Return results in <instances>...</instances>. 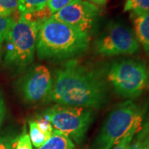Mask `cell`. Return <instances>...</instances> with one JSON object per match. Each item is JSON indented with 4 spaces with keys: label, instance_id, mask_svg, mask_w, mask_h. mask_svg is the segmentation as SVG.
I'll list each match as a JSON object with an SVG mask.
<instances>
[{
    "label": "cell",
    "instance_id": "19",
    "mask_svg": "<svg viewBox=\"0 0 149 149\" xmlns=\"http://www.w3.org/2000/svg\"><path fill=\"white\" fill-rule=\"evenodd\" d=\"M73 0H47V7L54 14L70 3Z\"/></svg>",
    "mask_w": 149,
    "mask_h": 149
},
{
    "label": "cell",
    "instance_id": "2",
    "mask_svg": "<svg viewBox=\"0 0 149 149\" xmlns=\"http://www.w3.org/2000/svg\"><path fill=\"white\" fill-rule=\"evenodd\" d=\"M90 42L89 34L51 17L39 27L36 50L42 60L69 59L85 52Z\"/></svg>",
    "mask_w": 149,
    "mask_h": 149
},
{
    "label": "cell",
    "instance_id": "6",
    "mask_svg": "<svg viewBox=\"0 0 149 149\" xmlns=\"http://www.w3.org/2000/svg\"><path fill=\"white\" fill-rule=\"evenodd\" d=\"M42 117L47 119L55 130L80 143L93 121L94 113L91 109L56 104L46 109Z\"/></svg>",
    "mask_w": 149,
    "mask_h": 149
},
{
    "label": "cell",
    "instance_id": "4",
    "mask_svg": "<svg viewBox=\"0 0 149 149\" xmlns=\"http://www.w3.org/2000/svg\"><path fill=\"white\" fill-rule=\"evenodd\" d=\"M40 26L21 16L17 18L5 38L4 62L7 66L22 71L32 64Z\"/></svg>",
    "mask_w": 149,
    "mask_h": 149
},
{
    "label": "cell",
    "instance_id": "21",
    "mask_svg": "<svg viewBox=\"0 0 149 149\" xmlns=\"http://www.w3.org/2000/svg\"><path fill=\"white\" fill-rule=\"evenodd\" d=\"M13 143L8 139H0V149H13Z\"/></svg>",
    "mask_w": 149,
    "mask_h": 149
},
{
    "label": "cell",
    "instance_id": "20",
    "mask_svg": "<svg viewBox=\"0 0 149 149\" xmlns=\"http://www.w3.org/2000/svg\"><path fill=\"white\" fill-rule=\"evenodd\" d=\"M139 131H133V132H131L125 138H123L118 143L116 144L113 148H112L111 149H128L129 145L132 143L133 138L135 137V135L139 133Z\"/></svg>",
    "mask_w": 149,
    "mask_h": 149
},
{
    "label": "cell",
    "instance_id": "22",
    "mask_svg": "<svg viewBox=\"0 0 149 149\" xmlns=\"http://www.w3.org/2000/svg\"><path fill=\"white\" fill-rule=\"evenodd\" d=\"M4 114H5V104H4V101L3 100L2 95L0 93V126H1V123L3 122Z\"/></svg>",
    "mask_w": 149,
    "mask_h": 149
},
{
    "label": "cell",
    "instance_id": "3",
    "mask_svg": "<svg viewBox=\"0 0 149 149\" xmlns=\"http://www.w3.org/2000/svg\"><path fill=\"white\" fill-rule=\"evenodd\" d=\"M143 113L132 100L117 104L105 118L94 149H111L133 131L143 128Z\"/></svg>",
    "mask_w": 149,
    "mask_h": 149
},
{
    "label": "cell",
    "instance_id": "18",
    "mask_svg": "<svg viewBox=\"0 0 149 149\" xmlns=\"http://www.w3.org/2000/svg\"><path fill=\"white\" fill-rule=\"evenodd\" d=\"M13 149H33L29 135L26 131H24L20 137L14 140Z\"/></svg>",
    "mask_w": 149,
    "mask_h": 149
},
{
    "label": "cell",
    "instance_id": "5",
    "mask_svg": "<svg viewBox=\"0 0 149 149\" xmlns=\"http://www.w3.org/2000/svg\"><path fill=\"white\" fill-rule=\"evenodd\" d=\"M107 80L118 95L135 99L149 89V67L138 60H120L109 65Z\"/></svg>",
    "mask_w": 149,
    "mask_h": 149
},
{
    "label": "cell",
    "instance_id": "23",
    "mask_svg": "<svg viewBox=\"0 0 149 149\" xmlns=\"http://www.w3.org/2000/svg\"><path fill=\"white\" fill-rule=\"evenodd\" d=\"M90 2L95 5H104L107 3V0H90Z\"/></svg>",
    "mask_w": 149,
    "mask_h": 149
},
{
    "label": "cell",
    "instance_id": "12",
    "mask_svg": "<svg viewBox=\"0 0 149 149\" xmlns=\"http://www.w3.org/2000/svg\"><path fill=\"white\" fill-rule=\"evenodd\" d=\"M29 139L32 144L37 148H39L51 138L50 135L45 133L37 123V120L29 122Z\"/></svg>",
    "mask_w": 149,
    "mask_h": 149
},
{
    "label": "cell",
    "instance_id": "8",
    "mask_svg": "<svg viewBox=\"0 0 149 149\" xmlns=\"http://www.w3.org/2000/svg\"><path fill=\"white\" fill-rule=\"evenodd\" d=\"M53 78L44 65L31 66L19 80L18 89L22 97L28 103L47 100L52 88Z\"/></svg>",
    "mask_w": 149,
    "mask_h": 149
},
{
    "label": "cell",
    "instance_id": "7",
    "mask_svg": "<svg viewBox=\"0 0 149 149\" xmlns=\"http://www.w3.org/2000/svg\"><path fill=\"white\" fill-rule=\"evenodd\" d=\"M139 48L133 30L117 22H110L95 41L96 52L104 56L132 55Z\"/></svg>",
    "mask_w": 149,
    "mask_h": 149
},
{
    "label": "cell",
    "instance_id": "24",
    "mask_svg": "<svg viewBox=\"0 0 149 149\" xmlns=\"http://www.w3.org/2000/svg\"><path fill=\"white\" fill-rule=\"evenodd\" d=\"M0 47H1V45H0Z\"/></svg>",
    "mask_w": 149,
    "mask_h": 149
},
{
    "label": "cell",
    "instance_id": "9",
    "mask_svg": "<svg viewBox=\"0 0 149 149\" xmlns=\"http://www.w3.org/2000/svg\"><path fill=\"white\" fill-rule=\"evenodd\" d=\"M99 13V8L91 2L73 0L62 9L52 14V18L90 35L95 25Z\"/></svg>",
    "mask_w": 149,
    "mask_h": 149
},
{
    "label": "cell",
    "instance_id": "10",
    "mask_svg": "<svg viewBox=\"0 0 149 149\" xmlns=\"http://www.w3.org/2000/svg\"><path fill=\"white\" fill-rule=\"evenodd\" d=\"M134 33L149 56V13L134 17Z\"/></svg>",
    "mask_w": 149,
    "mask_h": 149
},
{
    "label": "cell",
    "instance_id": "11",
    "mask_svg": "<svg viewBox=\"0 0 149 149\" xmlns=\"http://www.w3.org/2000/svg\"><path fill=\"white\" fill-rule=\"evenodd\" d=\"M37 149H74V143L63 133L54 129L51 138Z\"/></svg>",
    "mask_w": 149,
    "mask_h": 149
},
{
    "label": "cell",
    "instance_id": "14",
    "mask_svg": "<svg viewBox=\"0 0 149 149\" xmlns=\"http://www.w3.org/2000/svg\"><path fill=\"white\" fill-rule=\"evenodd\" d=\"M124 11L137 17L149 13V0H126Z\"/></svg>",
    "mask_w": 149,
    "mask_h": 149
},
{
    "label": "cell",
    "instance_id": "15",
    "mask_svg": "<svg viewBox=\"0 0 149 149\" xmlns=\"http://www.w3.org/2000/svg\"><path fill=\"white\" fill-rule=\"evenodd\" d=\"M136 139L132 141L128 149H149V125L146 124L136 134Z\"/></svg>",
    "mask_w": 149,
    "mask_h": 149
},
{
    "label": "cell",
    "instance_id": "16",
    "mask_svg": "<svg viewBox=\"0 0 149 149\" xmlns=\"http://www.w3.org/2000/svg\"><path fill=\"white\" fill-rule=\"evenodd\" d=\"M18 8V0H0V16H14Z\"/></svg>",
    "mask_w": 149,
    "mask_h": 149
},
{
    "label": "cell",
    "instance_id": "1",
    "mask_svg": "<svg viewBox=\"0 0 149 149\" xmlns=\"http://www.w3.org/2000/svg\"><path fill=\"white\" fill-rule=\"evenodd\" d=\"M107 97V85L100 74L76 61H70L56 70L47 100L91 109L101 108Z\"/></svg>",
    "mask_w": 149,
    "mask_h": 149
},
{
    "label": "cell",
    "instance_id": "17",
    "mask_svg": "<svg viewBox=\"0 0 149 149\" xmlns=\"http://www.w3.org/2000/svg\"><path fill=\"white\" fill-rule=\"evenodd\" d=\"M16 19L15 16H0V45L3 41H5L6 37L10 31L11 27H13V23L16 21Z\"/></svg>",
    "mask_w": 149,
    "mask_h": 149
},
{
    "label": "cell",
    "instance_id": "13",
    "mask_svg": "<svg viewBox=\"0 0 149 149\" xmlns=\"http://www.w3.org/2000/svg\"><path fill=\"white\" fill-rule=\"evenodd\" d=\"M47 7V0H18L17 12L19 14H27L37 12Z\"/></svg>",
    "mask_w": 149,
    "mask_h": 149
}]
</instances>
